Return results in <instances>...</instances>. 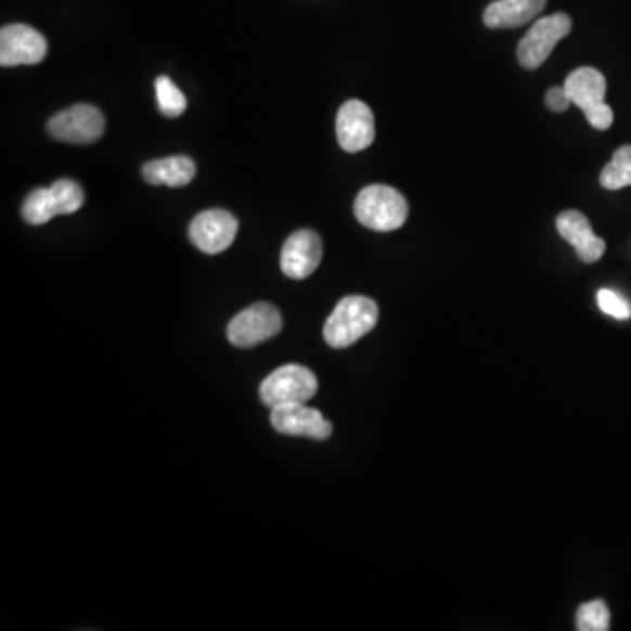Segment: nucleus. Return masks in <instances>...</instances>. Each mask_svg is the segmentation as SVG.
<instances>
[{
  "mask_svg": "<svg viewBox=\"0 0 631 631\" xmlns=\"http://www.w3.org/2000/svg\"><path fill=\"white\" fill-rule=\"evenodd\" d=\"M379 320V309L377 304L369 297L362 295H351L344 297L334 312L329 316L323 337L330 348H349L352 344L371 334Z\"/></svg>",
  "mask_w": 631,
  "mask_h": 631,
  "instance_id": "1",
  "label": "nucleus"
},
{
  "mask_svg": "<svg viewBox=\"0 0 631 631\" xmlns=\"http://www.w3.org/2000/svg\"><path fill=\"white\" fill-rule=\"evenodd\" d=\"M355 216L366 229L394 232L408 221V201L394 186L371 184L358 193Z\"/></svg>",
  "mask_w": 631,
  "mask_h": 631,
  "instance_id": "2",
  "label": "nucleus"
},
{
  "mask_svg": "<svg viewBox=\"0 0 631 631\" xmlns=\"http://www.w3.org/2000/svg\"><path fill=\"white\" fill-rule=\"evenodd\" d=\"M318 394V379L306 366L289 363L267 375L260 386V397L267 408L286 403H306Z\"/></svg>",
  "mask_w": 631,
  "mask_h": 631,
  "instance_id": "3",
  "label": "nucleus"
},
{
  "mask_svg": "<svg viewBox=\"0 0 631 631\" xmlns=\"http://www.w3.org/2000/svg\"><path fill=\"white\" fill-rule=\"evenodd\" d=\"M572 30V20L565 13L550 14L537 20L517 44V60L525 69H539L554 48Z\"/></svg>",
  "mask_w": 631,
  "mask_h": 631,
  "instance_id": "4",
  "label": "nucleus"
},
{
  "mask_svg": "<svg viewBox=\"0 0 631 631\" xmlns=\"http://www.w3.org/2000/svg\"><path fill=\"white\" fill-rule=\"evenodd\" d=\"M283 329L281 312L272 304L258 302L239 312L234 320L230 321V343L237 348H255L258 344L266 343L280 334Z\"/></svg>",
  "mask_w": 631,
  "mask_h": 631,
  "instance_id": "5",
  "label": "nucleus"
},
{
  "mask_svg": "<svg viewBox=\"0 0 631 631\" xmlns=\"http://www.w3.org/2000/svg\"><path fill=\"white\" fill-rule=\"evenodd\" d=\"M105 118L95 105L76 104L60 111L48 121V133L60 142L92 144L102 138Z\"/></svg>",
  "mask_w": 631,
  "mask_h": 631,
  "instance_id": "6",
  "label": "nucleus"
},
{
  "mask_svg": "<svg viewBox=\"0 0 631 631\" xmlns=\"http://www.w3.org/2000/svg\"><path fill=\"white\" fill-rule=\"evenodd\" d=\"M239 221L224 209L204 210L193 218L188 235L192 243L206 255H218L234 244Z\"/></svg>",
  "mask_w": 631,
  "mask_h": 631,
  "instance_id": "7",
  "label": "nucleus"
},
{
  "mask_svg": "<svg viewBox=\"0 0 631 631\" xmlns=\"http://www.w3.org/2000/svg\"><path fill=\"white\" fill-rule=\"evenodd\" d=\"M47 55V37L42 36L36 28L14 24L0 30V64L2 67L41 64Z\"/></svg>",
  "mask_w": 631,
  "mask_h": 631,
  "instance_id": "8",
  "label": "nucleus"
},
{
  "mask_svg": "<svg viewBox=\"0 0 631 631\" xmlns=\"http://www.w3.org/2000/svg\"><path fill=\"white\" fill-rule=\"evenodd\" d=\"M335 132L344 152H363L375 139L374 113L365 102L358 99L344 102L337 113Z\"/></svg>",
  "mask_w": 631,
  "mask_h": 631,
  "instance_id": "9",
  "label": "nucleus"
},
{
  "mask_svg": "<svg viewBox=\"0 0 631 631\" xmlns=\"http://www.w3.org/2000/svg\"><path fill=\"white\" fill-rule=\"evenodd\" d=\"M270 423L280 434L307 439L325 440L334 432L332 423L320 411L307 408L306 403L278 405L270 412Z\"/></svg>",
  "mask_w": 631,
  "mask_h": 631,
  "instance_id": "10",
  "label": "nucleus"
},
{
  "mask_svg": "<svg viewBox=\"0 0 631 631\" xmlns=\"http://www.w3.org/2000/svg\"><path fill=\"white\" fill-rule=\"evenodd\" d=\"M323 246L312 230H298L289 235L281 252V270L289 280H306L320 267Z\"/></svg>",
  "mask_w": 631,
  "mask_h": 631,
  "instance_id": "11",
  "label": "nucleus"
},
{
  "mask_svg": "<svg viewBox=\"0 0 631 631\" xmlns=\"http://www.w3.org/2000/svg\"><path fill=\"white\" fill-rule=\"evenodd\" d=\"M556 229L568 244L576 247L577 257L584 263H595L604 257L607 244L595 235L590 220L579 210H563L556 218Z\"/></svg>",
  "mask_w": 631,
  "mask_h": 631,
  "instance_id": "12",
  "label": "nucleus"
},
{
  "mask_svg": "<svg viewBox=\"0 0 631 631\" xmlns=\"http://www.w3.org/2000/svg\"><path fill=\"white\" fill-rule=\"evenodd\" d=\"M563 87L567 90L570 102L582 110L584 116L605 104L607 81L598 69L581 67V69L574 70L572 74H568L567 81Z\"/></svg>",
  "mask_w": 631,
  "mask_h": 631,
  "instance_id": "13",
  "label": "nucleus"
},
{
  "mask_svg": "<svg viewBox=\"0 0 631 631\" xmlns=\"http://www.w3.org/2000/svg\"><path fill=\"white\" fill-rule=\"evenodd\" d=\"M548 0H494L486 8L488 28H517L530 24L545 8Z\"/></svg>",
  "mask_w": 631,
  "mask_h": 631,
  "instance_id": "14",
  "label": "nucleus"
},
{
  "mask_svg": "<svg viewBox=\"0 0 631 631\" xmlns=\"http://www.w3.org/2000/svg\"><path fill=\"white\" fill-rule=\"evenodd\" d=\"M195 172V164L188 156H167L160 160L147 162L142 167V178L153 186H186L192 183Z\"/></svg>",
  "mask_w": 631,
  "mask_h": 631,
  "instance_id": "15",
  "label": "nucleus"
},
{
  "mask_svg": "<svg viewBox=\"0 0 631 631\" xmlns=\"http://www.w3.org/2000/svg\"><path fill=\"white\" fill-rule=\"evenodd\" d=\"M55 198L51 195L50 188H37L33 193H28L22 207L24 220L30 224H44L59 216Z\"/></svg>",
  "mask_w": 631,
  "mask_h": 631,
  "instance_id": "16",
  "label": "nucleus"
},
{
  "mask_svg": "<svg viewBox=\"0 0 631 631\" xmlns=\"http://www.w3.org/2000/svg\"><path fill=\"white\" fill-rule=\"evenodd\" d=\"M600 184L605 190H621L631 186V144H624L614 153L613 160L600 175Z\"/></svg>",
  "mask_w": 631,
  "mask_h": 631,
  "instance_id": "17",
  "label": "nucleus"
},
{
  "mask_svg": "<svg viewBox=\"0 0 631 631\" xmlns=\"http://www.w3.org/2000/svg\"><path fill=\"white\" fill-rule=\"evenodd\" d=\"M156 99L162 113L169 118H178L186 111V96L176 87L172 79L158 76L155 81Z\"/></svg>",
  "mask_w": 631,
  "mask_h": 631,
  "instance_id": "18",
  "label": "nucleus"
},
{
  "mask_svg": "<svg viewBox=\"0 0 631 631\" xmlns=\"http://www.w3.org/2000/svg\"><path fill=\"white\" fill-rule=\"evenodd\" d=\"M576 622L579 631H607L610 628V610L604 600H593L579 607Z\"/></svg>",
  "mask_w": 631,
  "mask_h": 631,
  "instance_id": "19",
  "label": "nucleus"
},
{
  "mask_svg": "<svg viewBox=\"0 0 631 631\" xmlns=\"http://www.w3.org/2000/svg\"><path fill=\"white\" fill-rule=\"evenodd\" d=\"M51 195L55 198L60 215H73L85 204V193L73 179H59L50 186Z\"/></svg>",
  "mask_w": 631,
  "mask_h": 631,
  "instance_id": "20",
  "label": "nucleus"
},
{
  "mask_svg": "<svg viewBox=\"0 0 631 631\" xmlns=\"http://www.w3.org/2000/svg\"><path fill=\"white\" fill-rule=\"evenodd\" d=\"M596 302H598L600 309L605 314L613 316L616 320H630L631 318L630 302L614 289H600L598 295H596Z\"/></svg>",
  "mask_w": 631,
  "mask_h": 631,
  "instance_id": "21",
  "label": "nucleus"
},
{
  "mask_svg": "<svg viewBox=\"0 0 631 631\" xmlns=\"http://www.w3.org/2000/svg\"><path fill=\"white\" fill-rule=\"evenodd\" d=\"M545 104L554 113H563V111L568 110V105L572 104V102H570V96H568L565 87H554L551 88L550 92L545 93Z\"/></svg>",
  "mask_w": 631,
  "mask_h": 631,
  "instance_id": "22",
  "label": "nucleus"
},
{
  "mask_svg": "<svg viewBox=\"0 0 631 631\" xmlns=\"http://www.w3.org/2000/svg\"><path fill=\"white\" fill-rule=\"evenodd\" d=\"M591 127L596 130H607L614 124V113L610 105H600L598 110L593 111L590 115H585Z\"/></svg>",
  "mask_w": 631,
  "mask_h": 631,
  "instance_id": "23",
  "label": "nucleus"
}]
</instances>
